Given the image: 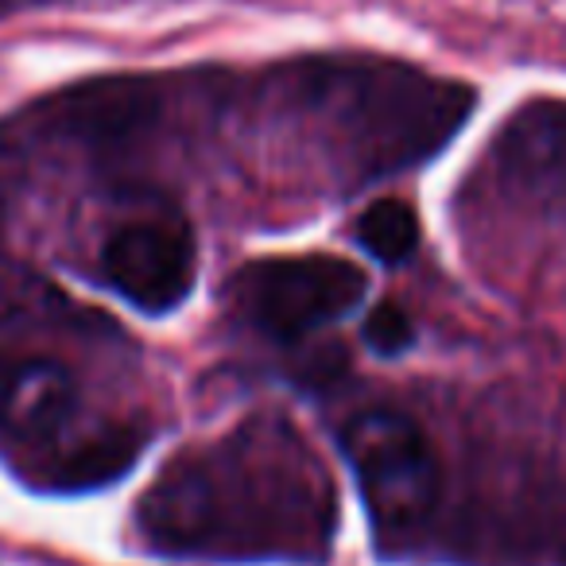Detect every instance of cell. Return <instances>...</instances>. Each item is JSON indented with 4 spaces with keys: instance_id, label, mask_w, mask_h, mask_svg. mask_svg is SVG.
I'll return each instance as SVG.
<instances>
[{
    "instance_id": "obj_3",
    "label": "cell",
    "mask_w": 566,
    "mask_h": 566,
    "mask_svg": "<svg viewBox=\"0 0 566 566\" xmlns=\"http://www.w3.org/2000/svg\"><path fill=\"white\" fill-rule=\"evenodd\" d=\"M148 427L94 416L82 380L48 349H0V454L35 489L90 493L125 478Z\"/></svg>"
},
{
    "instance_id": "obj_4",
    "label": "cell",
    "mask_w": 566,
    "mask_h": 566,
    "mask_svg": "<svg viewBox=\"0 0 566 566\" xmlns=\"http://www.w3.org/2000/svg\"><path fill=\"white\" fill-rule=\"evenodd\" d=\"M342 450L380 539H408L431 520L442 470L416 419L392 408L361 411L342 431Z\"/></svg>"
},
{
    "instance_id": "obj_8",
    "label": "cell",
    "mask_w": 566,
    "mask_h": 566,
    "mask_svg": "<svg viewBox=\"0 0 566 566\" xmlns=\"http://www.w3.org/2000/svg\"><path fill=\"white\" fill-rule=\"evenodd\" d=\"M156 117V94L148 82L136 78L90 82L55 102V133L82 144H128Z\"/></svg>"
},
{
    "instance_id": "obj_9",
    "label": "cell",
    "mask_w": 566,
    "mask_h": 566,
    "mask_svg": "<svg viewBox=\"0 0 566 566\" xmlns=\"http://www.w3.org/2000/svg\"><path fill=\"white\" fill-rule=\"evenodd\" d=\"M357 244L380 264H403L419 249V218L403 198H377L357 218Z\"/></svg>"
},
{
    "instance_id": "obj_7",
    "label": "cell",
    "mask_w": 566,
    "mask_h": 566,
    "mask_svg": "<svg viewBox=\"0 0 566 566\" xmlns=\"http://www.w3.org/2000/svg\"><path fill=\"white\" fill-rule=\"evenodd\" d=\"M493 164L516 198L566 218V102H532L512 113L493 144Z\"/></svg>"
},
{
    "instance_id": "obj_2",
    "label": "cell",
    "mask_w": 566,
    "mask_h": 566,
    "mask_svg": "<svg viewBox=\"0 0 566 566\" xmlns=\"http://www.w3.org/2000/svg\"><path fill=\"white\" fill-rule=\"evenodd\" d=\"M292 94L326 120L331 148L357 182L439 156L478 105L465 82L392 59H315L295 66Z\"/></svg>"
},
{
    "instance_id": "obj_1",
    "label": "cell",
    "mask_w": 566,
    "mask_h": 566,
    "mask_svg": "<svg viewBox=\"0 0 566 566\" xmlns=\"http://www.w3.org/2000/svg\"><path fill=\"white\" fill-rule=\"evenodd\" d=\"M151 551L213 563H315L338 524L334 481L287 419H244L171 458L136 512Z\"/></svg>"
},
{
    "instance_id": "obj_5",
    "label": "cell",
    "mask_w": 566,
    "mask_h": 566,
    "mask_svg": "<svg viewBox=\"0 0 566 566\" xmlns=\"http://www.w3.org/2000/svg\"><path fill=\"white\" fill-rule=\"evenodd\" d=\"M365 292L369 280L361 268L331 252L252 260L229 283L237 315L275 342H295L354 315Z\"/></svg>"
},
{
    "instance_id": "obj_10",
    "label": "cell",
    "mask_w": 566,
    "mask_h": 566,
    "mask_svg": "<svg viewBox=\"0 0 566 566\" xmlns=\"http://www.w3.org/2000/svg\"><path fill=\"white\" fill-rule=\"evenodd\" d=\"M365 346L380 357H400L416 346V323L396 303H377L365 318Z\"/></svg>"
},
{
    "instance_id": "obj_6",
    "label": "cell",
    "mask_w": 566,
    "mask_h": 566,
    "mask_svg": "<svg viewBox=\"0 0 566 566\" xmlns=\"http://www.w3.org/2000/svg\"><path fill=\"white\" fill-rule=\"evenodd\" d=\"M198 275V244L187 221L140 218L120 226L102 249V280L144 315H167Z\"/></svg>"
}]
</instances>
